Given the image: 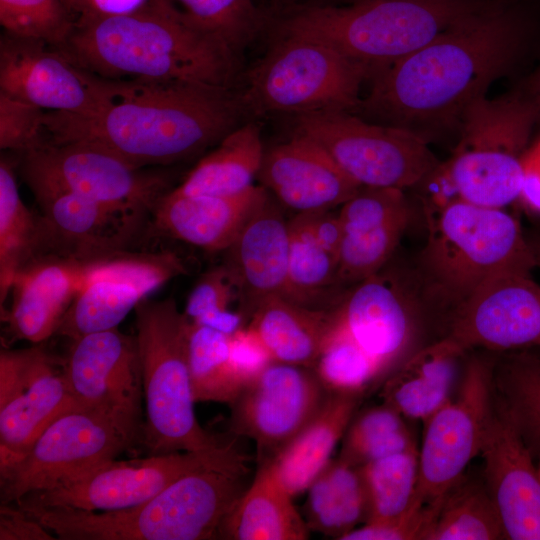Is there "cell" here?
Wrapping results in <instances>:
<instances>
[{
	"label": "cell",
	"instance_id": "obj_53",
	"mask_svg": "<svg viewBox=\"0 0 540 540\" xmlns=\"http://www.w3.org/2000/svg\"><path fill=\"white\" fill-rule=\"evenodd\" d=\"M533 105L540 120V66L529 78L524 91H520Z\"/></svg>",
	"mask_w": 540,
	"mask_h": 540
},
{
	"label": "cell",
	"instance_id": "obj_26",
	"mask_svg": "<svg viewBox=\"0 0 540 540\" xmlns=\"http://www.w3.org/2000/svg\"><path fill=\"white\" fill-rule=\"evenodd\" d=\"M100 256L44 255L15 278L4 314L11 334L40 344L56 331Z\"/></svg>",
	"mask_w": 540,
	"mask_h": 540
},
{
	"label": "cell",
	"instance_id": "obj_34",
	"mask_svg": "<svg viewBox=\"0 0 540 540\" xmlns=\"http://www.w3.org/2000/svg\"><path fill=\"white\" fill-rule=\"evenodd\" d=\"M287 281L282 297L314 310L329 311L343 291L337 282L338 261L314 238L305 213L289 221Z\"/></svg>",
	"mask_w": 540,
	"mask_h": 540
},
{
	"label": "cell",
	"instance_id": "obj_51",
	"mask_svg": "<svg viewBox=\"0 0 540 540\" xmlns=\"http://www.w3.org/2000/svg\"><path fill=\"white\" fill-rule=\"evenodd\" d=\"M519 199L540 214V162L529 152L524 157V180Z\"/></svg>",
	"mask_w": 540,
	"mask_h": 540
},
{
	"label": "cell",
	"instance_id": "obj_32",
	"mask_svg": "<svg viewBox=\"0 0 540 540\" xmlns=\"http://www.w3.org/2000/svg\"><path fill=\"white\" fill-rule=\"evenodd\" d=\"M265 149L260 127L250 121L229 132L173 189L183 195L230 196L252 187Z\"/></svg>",
	"mask_w": 540,
	"mask_h": 540
},
{
	"label": "cell",
	"instance_id": "obj_38",
	"mask_svg": "<svg viewBox=\"0 0 540 540\" xmlns=\"http://www.w3.org/2000/svg\"><path fill=\"white\" fill-rule=\"evenodd\" d=\"M313 371L330 393L364 396L386 378L380 362L335 324L332 317L329 333Z\"/></svg>",
	"mask_w": 540,
	"mask_h": 540
},
{
	"label": "cell",
	"instance_id": "obj_22",
	"mask_svg": "<svg viewBox=\"0 0 540 540\" xmlns=\"http://www.w3.org/2000/svg\"><path fill=\"white\" fill-rule=\"evenodd\" d=\"M480 455L484 482L506 539L540 540V472L520 430L499 401L493 405Z\"/></svg>",
	"mask_w": 540,
	"mask_h": 540
},
{
	"label": "cell",
	"instance_id": "obj_5",
	"mask_svg": "<svg viewBox=\"0 0 540 540\" xmlns=\"http://www.w3.org/2000/svg\"><path fill=\"white\" fill-rule=\"evenodd\" d=\"M488 0H355L304 4L279 18V34L321 41L373 71L424 47ZM372 75V76H373Z\"/></svg>",
	"mask_w": 540,
	"mask_h": 540
},
{
	"label": "cell",
	"instance_id": "obj_55",
	"mask_svg": "<svg viewBox=\"0 0 540 540\" xmlns=\"http://www.w3.org/2000/svg\"><path fill=\"white\" fill-rule=\"evenodd\" d=\"M528 243L531 248L536 267L540 268V235L528 239Z\"/></svg>",
	"mask_w": 540,
	"mask_h": 540
},
{
	"label": "cell",
	"instance_id": "obj_56",
	"mask_svg": "<svg viewBox=\"0 0 540 540\" xmlns=\"http://www.w3.org/2000/svg\"><path fill=\"white\" fill-rule=\"evenodd\" d=\"M532 156H534L539 162H540V142L537 144V146L529 152Z\"/></svg>",
	"mask_w": 540,
	"mask_h": 540
},
{
	"label": "cell",
	"instance_id": "obj_30",
	"mask_svg": "<svg viewBox=\"0 0 540 540\" xmlns=\"http://www.w3.org/2000/svg\"><path fill=\"white\" fill-rule=\"evenodd\" d=\"M293 497L267 463L258 464L251 484L227 515L220 538L229 540H304L309 537L305 519Z\"/></svg>",
	"mask_w": 540,
	"mask_h": 540
},
{
	"label": "cell",
	"instance_id": "obj_6",
	"mask_svg": "<svg viewBox=\"0 0 540 540\" xmlns=\"http://www.w3.org/2000/svg\"><path fill=\"white\" fill-rule=\"evenodd\" d=\"M427 221L422 288L444 306L454 309L495 272L536 267L519 222L504 209L457 199L428 209Z\"/></svg>",
	"mask_w": 540,
	"mask_h": 540
},
{
	"label": "cell",
	"instance_id": "obj_2",
	"mask_svg": "<svg viewBox=\"0 0 540 540\" xmlns=\"http://www.w3.org/2000/svg\"><path fill=\"white\" fill-rule=\"evenodd\" d=\"M91 115L45 112V139L85 142L138 167L170 164L216 146L247 115L239 90L188 81L98 77Z\"/></svg>",
	"mask_w": 540,
	"mask_h": 540
},
{
	"label": "cell",
	"instance_id": "obj_44",
	"mask_svg": "<svg viewBox=\"0 0 540 540\" xmlns=\"http://www.w3.org/2000/svg\"><path fill=\"white\" fill-rule=\"evenodd\" d=\"M74 18L62 0H0V23L6 33L59 47Z\"/></svg>",
	"mask_w": 540,
	"mask_h": 540
},
{
	"label": "cell",
	"instance_id": "obj_28",
	"mask_svg": "<svg viewBox=\"0 0 540 540\" xmlns=\"http://www.w3.org/2000/svg\"><path fill=\"white\" fill-rule=\"evenodd\" d=\"M464 352L445 336L411 353L382 382L383 402L404 418L426 422L451 399Z\"/></svg>",
	"mask_w": 540,
	"mask_h": 540
},
{
	"label": "cell",
	"instance_id": "obj_39",
	"mask_svg": "<svg viewBox=\"0 0 540 540\" xmlns=\"http://www.w3.org/2000/svg\"><path fill=\"white\" fill-rule=\"evenodd\" d=\"M188 364L193 399L230 404L243 388L229 360V335L190 322Z\"/></svg>",
	"mask_w": 540,
	"mask_h": 540
},
{
	"label": "cell",
	"instance_id": "obj_59",
	"mask_svg": "<svg viewBox=\"0 0 540 540\" xmlns=\"http://www.w3.org/2000/svg\"><path fill=\"white\" fill-rule=\"evenodd\" d=\"M345 3L347 2H352V1H355V0H343Z\"/></svg>",
	"mask_w": 540,
	"mask_h": 540
},
{
	"label": "cell",
	"instance_id": "obj_21",
	"mask_svg": "<svg viewBox=\"0 0 540 540\" xmlns=\"http://www.w3.org/2000/svg\"><path fill=\"white\" fill-rule=\"evenodd\" d=\"M0 91L42 110L87 116L100 105L97 76L49 44L4 33Z\"/></svg>",
	"mask_w": 540,
	"mask_h": 540
},
{
	"label": "cell",
	"instance_id": "obj_8",
	"mask_svg": "<svg viewBox=\"0 0 540 540\" xmlns=\"http://www.w3.org/2000/svg\"><path fill=\"white\" fill-rule=\"evenodd\" d=\"M373 71L321 41L279 34L245 77L239 94L247 115L355 112Z\"/></svg>",
	"mask_w": 540,
	"mask_h": 540
},
{
	"label": "cell",
	"instance_id": "obj_19",
	"mask_svg": "<svg viewBox=\"0 0 540 540\" xmlns=\"http://www.w3.org/2000/svg\"><path fill=\"white\" fill-rule=\"evenodd\" d=\"M446 336L465 351L540 346V286L531 271L510 267L486 278L453 309Z\"/></svg>",
	"mask_w": 540,
	"mask_h": 540
},
{
	"label": "cell",
	"instance_id": "obj_49",
	"mask_svg": "<svg viewBox=\"0 0 540 540\" xmlns=\"http://www.w3.org/2000/svg\"><path fill=\"white\" fill-rule=\"evenodd\" d=\"M54 535L16 504L1 503L0 540H51Z\"/></svg>",
	"mask_w": 540,
	"mask_h": 540
},
{
	"label": "cell",
	"instance_id": "obj_3",
	"mask_svg": "<svg viewBox=\"0 0 540 540\" xmlns=\"http://www.w3.org/2000/svg\"><path fill=\"white\" fill-rule=\"evenodd\" d=\"M56 49L105 79L188 81L230 89L240 80V55L160 0H147L125 14H81Z\"/></svg>",
	"mask_w": 540,
	"mask_h": 540
},
{
	"label": "cell",
	"instance_id": "obj_47",
	"mask_svg": "<svg viewBox=\"0 0 540 540\" xmlns=\"http://www.w3.org/2000/svg\"><path fill=\"white\" fill-rule=\"evenodd\" d=\"M441 496L430 502L415 497L412 505L401 515L386 521L367 522L348 532L341 540H423L437 514Z\"/></svg>",
	"mask_w": 540,
	"mask_h": 540
},
{
	"label": "cell",
	"instance_id": "obj_9",
	"mask_svg": "<svg viewBox=\"0 0 540 540\" xmlns=\"http://www.w3.org/2000/svg\"><path fill=\"white\" fill-rule=\"evenodd\" d=\"M533 105L521 92L483 96L466 110L452 157L439 166L457 199L504 209L518 200L524 157L534 125Z\"/></svg>",
	"mask_w": 540,
	"mask_h": 540
},
{
	"label": "cell",
	"instance_id": "obj_35",
	"mask_svg": "<svg viewBox=\"0 0 540 540\" xmlns=\"http://www.w3.org/2000/svg\"><path fill=\"white\" fill-rule=\"evenodd\" d=\"M43 246L40 216L23 202L12 163L0 162V301L9 297L16 276L39 258Z\"/></svg>",
	"mask_w": 540,
	"mask_h": 540
},
{
	"label": "cell",
	"instance_id": "obj_23",
	"mask_svg": "<svg viewBox=\"0 0 540 540\" xmlns=\"http://www.w3.org/2000/svg\"><path fill=\"white\" fill-rule=\"evenodd\" d=\"M42 215L41 256L95 257L127 251L140 230L142 216L112 208L70 191L29 186Z\"/></svg>",
	"mask_w": 540,
	"mask_h": 540
},
{
	"label": "cell",
	"instance_id": "obj_54",
	"mask_svg": "<svg viewBox=\"0 0 540 540\" xmlns=\"http://www.w3.org/2000/svg\"><path fill=\"white\" fill-rule=\"evenodd\" d=\"M68 12L76 20L81 12L84 0H62Z\"/></svg>",
	"mask_w": 540,
	"mask_h": 540
},
{
	"label": "cell",
	"instance_id": "obj_50",
	"mask_svg": "<svg viewBox=\"0 0 540 540\" xmlns=\"http://www.w3.org/2000/svg\"><path fill=\"white\" fill-rule=\"evenodd\" d=\"M305 215L311 232L318 244L338 261L343 239V226L339 212L334 213L332 210H322L307 212Z\"/></svg>",
	"mask_w": 540,
	"mask_h": 540
},
{
	"label": "cell",
	"instance_id": "obj_20",
	"mask_svg": "<svg viewBox=\"0 0 540 540\" xmlns=\"http://www.w3.org/2000/svg\"><path fill=\"white\" fill-rule=\"evenodd\" d=\"M385 266L347 288L330 311L333 322L380 362L387 377L411 354L418 301Z\"/></svg>",
	"mask_w": 540,
	"mask_h": 540
},
{
	"label": "cell",
	"instance_id": "obj_18",
	"mask_svg": "<svg viewBox=\"0 0 540 540\" xmlns=\"http://www.w3.org/2000/svg\"><path fill=\"white\" fill-rule=\"evenodd\" d=\"M187 271L173 252L122 251L98 257L63 317L56 335L75 340L117 328L154 290Z\"/></svg>",
	"mask_w": 540,
	"mask_h": 540
},
{
	"label": "cell",
	"instance_id": "obj_15",
	"mask_svg": "<svg viewBox=\"0 0 540 540\" xmlns=\"http://www.w3.org/2000/svg\"><path fill=\"white\" fill-rule=\"evenodd\" d=\"M494 371L486 359L471 360L456 397L425 422L415 497L424 502L439 498L480 455L494 405Z\"/></svg>",
	"mask_w": 540,
	"mask_h": 540
},
{
	"label": "cell",
	"instance_id": "obj_45",
	"mask_svg": "<svg viewBox=\"0 0 540 540\" xmlns=\"http://www.w3.org/2000/svg\"><path fill=\"white\" fill-rule=\"evenodd\" d=\"M234 299L238 300L236 288L221 265L197 281L188 296L184 313L190 322L231 335L246 322L239 311L229 309Z\"/></svg>",
	"mask_w": 540,
	"mask_h": 540
},
{
	"label": "cell",
	"instance_id": "obj_11",
	"mask_svg": "<svg viewBox=\"0 0 540 540\" xmlns=\"http://www.w3.org/2000/svg\"><path fill=\"white\" fill-rule=\"evenodd\" d=\"M28 186L46 185L144 217L169 190L163 173L138 167L117 154L85 142L45 141L22 155Z\"/></svg>",
	"mask_w": 540,
	"mask_h": 540
},
{
	"label": "cell",
	"instance_id": "obj_25",
	"mask_svg": "<svg viewBox=\"0 0 540 540\" xmlns=\"http://www.w3.org/2000/svg\"><path fill=\"white\" fill-rule=\"evenodd\" d=\"M289 244V221L269 193L225 250L223 266L236 288L238 311L246 322L265 299L282 296L287 281Z\"/></svg>",
	"mask_w": 540,
	"mask_h": 540
},
{
	"label": "cell",
	"instance_id": "obj_17",
	"mask_svg": "<svg viewBox=\"0 0 540 540\" xmlns=\"http://www.w3.org/2000/svg\"><path fill=\"white\" fill-rule=\"evenodd\" d=\"M327 394L312 369L273 361L229 404V430L253 440L263 463L309 423Z\"/></svg>",
	"mask_w": 540,
	"mask_h": 540
},
{
	"label": "cell",
	"instance_id": "obj_58",
	"mask_svg": "<svg viewBox=\"0 0 540 540\" xmlns=\"http://www.w3.org/2000/svg\"><path fill=\"white\" fill-rule=\"evenodd\" d=\"M537 466H538V469H539V472H540V461H537Z\"/></svg>",
	"mask_w": 540,
	"mask_h": 540
},
{
	"label": "cell",
	"instance_id": "obj_7",
	"mask_svg": "<svg viewBox=\"0 0 540 540\" xmlns=\"http://www.w3.org/2000/svg\"><path fill=\"white\" fill-rule=\"evenodd\" d=\"M146 421L142 444L151 455L195 452L223 442L199 424L188 364L190 321L173 298L135 307Z\"/></svg>",
	"mask_w": 540,
	"mask_h": 540
},
{
	"label": "cell",
	"instance_id": "obj_37",
	"mask_svg": "<svg viewBox=\"0 0 540 540\" xmlns=\"http://www.w3.org/2000/svg\"><path fill=\"white\" fill-rule=\"evenodd\" d=\"M366 494L367 522L393 519L413 503L419 479L416 447L358 467Z\"/></svg>",
	"mask_w": 540,
	"mask_h": 540
},
{
	"label": "cell",
	"instance_id": "obj_36",
	"mask_svg": "<svg viewBox=\"0 0 540 540\" xmlns=\"http://www.w3.org/2000/svg\"><path fill=\"white\" fill-rule=\"evenodd\" d=\"M506 539L498 510L484 481L464 474L440 498L423 540Z\"/></svg>",
	"mask_w": 540,
	"mask_h": 540
},
{
	"label": "cell",
	"instance_id": "obj_24",
	"mask_svg": "<svg viewBox=\"0 0 540 540\" xmlns=\"http://www.w3.org/2000/svg\"><path fill=\"white\" fill-rule=\"evenodd\" d=\"M257 178L296 214L342 206L361 187L317 143L294 133L265 150Z\"/></svg>",
	"mask_w": 540,
	"mask_h": 540
},
{
	"label": "cell",
	"instance_id": "obj_43",
	"mask_svg": "<svg viewBox=\"0 0 540 540\" xmlns=\"http://www.w3.org/2000/svg\"><path fill=\"white\" fill-rule=\"evenodd\" d=\"M409 222V214L371 228L345 232L338 256L337 282L342 291L388 264Z\"/></svg>",
	"mask_w": 540,
	"mask_h": 540
},
{
	"label": "cell",
	"instance_id": "obj_29",
	"mask_svg": "<svg viewBox=\"0 0 540 540\" xmlns=\"http://www.w3.org/2000/svg\"><path fill=\"white\" fill-rule=\"evenodd\" d=\"M362 395L330 393L309 423L267 463L275 476L295 497L307 491L332 459Z\"/></svg>",
	"mask_w": 540,
	"mask_h": 540
},
{
	"label": "cell",
	"instance_id": "obj_33",
	"mask_svg": "<svg viewBox=\"0 0 540 540\" xmlns=\"http://www.w3.org/2000/svg\"><path fill=\"white\" fill-rule=\"evenodd\" d=\"M307 491L305 521L310 531L341 540L366 521V494L359 469L340 458L331 459Z\"/></svg>",
	"mask_w": 540,
	"mask_h": 540
},
{
	"label": "cell",
	"instance_id": "obj_13",
	"mask_svg": "<svg viewBox=\"0 0 540 540\" xmlns=\"http://www.w3.org/2000/svg\"><path fill=\"white\" fill-rule=\"evenodd\" d=\"M63 373L80 410L105 417L134 445L142 444L144 395L135 336L113 328L72 340Z\"/></svg>",
	"mask_w": 540,
	"mask_h": 540
},
{
	"label": "cell",
	"instance_id": "obj_41",
	"mask_svg": "<svg viewBox=\"0 0 540 540\" xmlns=\"http://www.w3.org/2000/svg\"><path fill=\"white\" fill-rule=\"evenodd\" d=\"M238 55L266 28L268 17L254 0H160Z\"/></svg>",
	"mask_w": 540,
	"mask_h": 540
},
{
	"label": "cell",
	"instance_id": "obj_46",
	"mask_svg": "<svg viewBox=\"0 0 540 540\" xmlns=\"http://www.w3.org/2000/svg\"><path fill=\"white\" fill-rule=\"evenodd\" d=\"M45 112L0 91V148L21 155L45 141Z\"/></svg>",
	"mask_w": 540,
	"mask_h": 540
},
{
	"label": "cell",
	"instance_id": "obj_10",
	"mask_svg": "<svg viewBox=\"0 0 540 540\" xmlns=\"http://www.w3.org/2000/svg\"><path fill=\"white\" fill-rule=\"evenodd\" d=\"M295 116L293 133L317 143L361 186L412 187L440 166L426 138L411 130L344 110Z\"/></svg>",
	"mask_w": 540,
	"mask_h": 540
},
{
	"label": "cell",
	"instance_id": "obj_31",
	"mask_svg": "<svg viewBox=\"0 0 540 540\" xmlns=\"http://www.w3.org/2000/svg\"><path fill=\"white\" fill-rule=\"evenodd\" d=\"M261 338L274 361L313 370L331 327V312L270 296L254 311L248 324Z\"/></svg>",
	"mask_w": 540,
	"mask_h": 540
},
{
	"label": "cell",
	"instance_id": "obj_57",
	"mask_svg": "<svg viewBox=\"0 0 540 540\" xmlns=\"http://www.w3.org/2000/svg\"><path fill=\"white\" fill-rule=\"evenodd\" d=\"M534 457H537V461H540V451L536 452Z\"/></svg>",
	"mask_w": 540,
	"mask_h": 540
},
{
	"label": "cell",
	"instance_id": "obj_1",
	"mask_svg": "<svg viewBox=\"0 0 540 540\" xmlns=\"http://www.w3.org/2000/svg\"><path fill=\"white\" fill-rule=\"evenodd\" d=\"M539 31L540 0H488L424 47L376 72L354 113L424 138L459 129L466 110L516 67Z\"/></svg>",
	"mask_w": 540,
	"mask_h": 540
},
{
	"label": "cell",
	"instance_id": "obj_40",
	"mask_svg": "<svg viewBox=\"0 0 540 540\" xmlns=\"http://www.w3.org/2000/svg\"><path fill=\"white\" fill-rule=\"evenodd\" d=\"M338 458L354 467L416 447L405 418L386 403L352 418Z\"/></svg>",
	"mask_w": 540,
	"mask_h": 540
},
{
	"label": "cell",
	"instance_id": "obj_16",
	"mask_svg": "<svg viewBox=\"0 0 540 540\" xmlns=\"http://www.w3.org/2000/svg\"><path fill=\"white\" fill-rule=\"evenodd\" d=\"M80 410L58 361L38 345L0 354V467L31 447L62 415Z\"/></svg>",
	"mask_w": 540,
	"mask_h": 540
},
{
	"label": "cell",
	"instance_id": "obj_12",
	"mask_svg": "<svg viewBox=\"0 0 540 540\" xmlns=\"http://www.w3.org/2000/svg\"><path fill=\"white\" fill-rule=\"evenodd\" d=\"M134 443L110 420L74 410L50 424L26 453L0 467L1 503L70 481L116 457Z\"/></svg>",
	"mask_w": 540,
	"mask_h": 540
},
{
	"label": "cell",
	"instance_id": "obj_4",
	"mask_svg": "<svg viewBox=\"0 0 540 540\" xmlns=\"http://www.w3.org/2000/svg\"><path fill=\"white\" fill-rule=\"evenodd\" d=\"M249 458L234 456L181 476L148 501L115 511L19 506L57 539L208 540L248 488Z\"/></svg>",
	"mask_w": 540,
	"mask_h": 540
},
{
	"label": "cell",
	"instance_id": "obj_48",
	"mask_svg": "<svg viewBox=\"0 0 540 540\" xmlns=\"http://www.w3.org/2000/svg\"><path fill=\"white\" fill-rule=\"evenodd\" d=\"M229 360L243 387L274 361L261 338L248 325L229 335Z\"/></svg>",
	"mask_w": 540,
	"mask_h": 540
},
{
	"label": "cell",
	"instance_id": "obj_52",
	"mask_svg": "<svg viewBox=\"0 0 540 540\" xmlns=\"http://www.w3.org/2000/svg\"><path fill=\"white\" fill-rule=\"evenodd\" d=\"M147 0H84L81 12L115 15L132 12L141 7Z\"/></svg>",
	"mask_w": 540,
	"mask_h": 540
},
{
	"label": "cell",
	"instance_id": "obj_27",
	"mask_svg": "<svg viewBox=\"0 0 540 540\" xmlns=\"http://www.w3.org/2000/svg\"><path fill=\"white\" fill-rule=\"evenodd\" d=\"M268 196L262 185L230 196L183 195L170 190L152 212L154 228L207 251H225Z\"/></svg>",
	"mask_w": 540,
	"mask_h": 540
},
{
	"label": "cell",
	"instance_id": "obj_42",
	"mask_svg": "<svg viewBox=\"0 0 540 540\" xmlns=\"http://www.w3.org/2000/svg\"><path fill=\"white\" fill-rule=\"evenodd\" d=\"M494 382L499 402L520 430L533 455L540 451V361L527 354L510 356Z\"/></svg>",
	"mask_w": 540,
	"mask_h": 540
},
{
	"label": "cell",
	"instance_id": "obj_14",
	"mask_svg": "<svg viewBox=\"0 0 540 540\" xmlns=\"http://www.w3.org/2000/svg\"><path fill=\"white\" fill-rule=\"evenodd\" d=\"M238 452L233 443L226 442L203 451L173 452L129 461L112 459L14 504L98 512L127 509L153 498L186 473L226 460Z\"/></svg>",
	"mask_w": 540,
	"mask_h": 540
}]
</instances>
